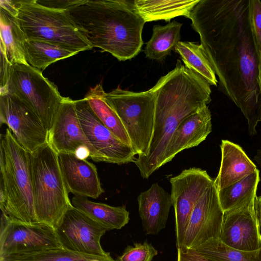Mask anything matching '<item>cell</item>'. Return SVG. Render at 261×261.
I'll return each instance as SVG.
<instances>
[{
    "label": "cell",
    "mask_w": 261,
    "mask_h": 261,
    "mask_svg": "<svg viewBox=\"0 0 261 261\" xmlns=\"http://www.w3.org/2000/svg\"><path fill=\"white\" fill-rule=\"evenodd\" d=\"M189 18L218 77L219 90L241 110L249 135H256L261 122V53L249 0H200Z\"/></svg>",
    "instance_id": "cell-1"
},
{
    "label": "cell",
    "mask_w": 261,
    "mask_h": 261,
    "mask_svg": "<svg viewBox=\"0 0 261 261\" xmlns=\"http://www.w3.org/2000/svg\"><path fill=\"white\" fill-rule=\"evenodd\" d=\"M150 90L155 103L153 135L148 155L134 161L145 179L162 166L167 145L179 125L211 101L210 85L180 60Z\"/></svg>",
    "instance_id": "cell-2"
},
{
    "label": "cell",
    "mask_w": 261,
    "mask_h": 261,
    "mask_svg": "<svg viewBox=\"0 0 261 261\" xmlns=\"http://www.w3.org/2000/svg\"><path fill=\"white\" fill-rule=\"evenodd\" d=\"M66 11L93 48L108 52L120 61L140 52L145 22L133 1L77 0Z\"/></svg>",
    "instance_id": "cell-3"
},
{
    "label": "cell",
    "mask_w": 261,
    "mask_h": 261,
    "mask_svg": "<svg viewBox=\"0 0 261 261\" xmlns=\"http://www.w3.org/2000/svg\"><path fill=\"white\" fill-rule=\"evenodd\" d=\"M31 154L9 128L1 134L0 207L13 222H37L30 172Z\"/></svg>",
    "instance_id": "cell-4"
},
{
    "label": "cell",
    "mask_w": 261,
    "mask_h": 261,
    "mask_svg": "<svg viewBox=\"0 0 261 261\" xmlns=\"http://www.w3.org/2000/svg\"><path fill=\"white\" fill-rule=\"evenodd\" d=\"M30 172L37 222L56 229L73 207L60 169L58 155L49 143L31 152Z\"/></svg>",
    "instance_id": "cell-5"
},
{
    "label": "cell",
    "mask_w": 261,
    "mask_h": 261,
    "mask_svg": "<svg viewBox=\"0 0 261 261\" xmlns=\"http://www.w3.org/2000/svg\"><path fill=\"white\" fill-rule=\"evenodd\" d=\"M14 1L16 17L27 39L56 43L79 53L93 48L66 10L43 6L37 0Z\"/></svg>",
    "instance_id": "cell-6"
},
{
    "label": "cell",
    "mask_w": 261,
    "mask_h": 261,
    "mask_svg": "<svg viewBox=\"0 0 261 261\" xmlns=\"http://www.w3.org/2000/svg\"><path fill=\"white\" fill-rule=\"evenodd\" d=\"M8 94L30 109L40 119L48 136L64 97L40 70L29 64L11 66L7 84L0 95Z\"/></svg>",
    "instance_id": "cell-7"
},
{
    "label": "cell",
    "mask_w": 261,
    "mask_h": 261,
    "mask_svg": "<svg viewBox=\"0 0 261 261\" xmlns=\"http://www.w3.org/2000/svg\"><path fill=\"white\" fill-rule=\"evenodd\" d=\"M105 99L122 121L137 157L148 155L155 121L154 99L150 90L136 92L118 87Z\"/></svg>",
    "instance_id": "cell-8"
},
{
    "label": "cell",
    "mask_w": 261,
    "mask_h": 261,
    "mask_svg": "<svg viewBox=\"0 0 261 261\" xmlns=\"http://www.w3.org/2000/svg\"><path fill=\"white\" fill-rule=\"evenodd\" d=\"M214 182L206 170L192 167L170 179L175 211L177 248L182 247L188 224L196 204Z\"/></svg>",
    "instance_id": "cell-9"
},
{
    "label": "cell",
    "mask_w": 261,
    "mask_h": 261,
    "mask_svg": "<svg viewBox=\"0 0 261 261\" xmlns=\"http://www.w3.org/2000/svg\"><path fill=\"white\" fill-rule=\"evenodd\" d=\"M1 212L0 256L63 248L53 226L39 222H13L4 212Z\"/></svg>",
    "instance_id": "cell-10"
},
{
    "label": "cell",
    "mask_w": 261,
    "mask_h": 261,
    "mask_svg": "<svg viewBox=\"0 0 261 261\" xmlns=\"http://www.w3.org/2000/svg\"><path fill=\"white\" fill-rule=\"evenodd\" d=\"M74 103L85 135L101 162L118 165L134 162L136 154L132 147L121 141L103 125L85 97L74 100Z\"/></svg>",
    "instance_id": "cell-11"
},
{
    "label": "cell",
    "mask_w": 261,
    "mask_h": 261,
    "mask_svg": "<svg viewBox=\"0 0 261 261\" xmlns=\"http://www.w3.org/2000/svg\"><path fill=\"white\" fill-rule=\"evenodd\" d=\"M48 143L58 153H74L82 159L101 162L80 124L74 100L64 97L48 136Z\"/></svg>",
    "instance_id": "cell-12"
},
{
    "label": "cell",
    "mask_w": 261,
    "mask_h": 261,
    "mask_svg": "<svg viewBox=\"0 0 261 261\" xmlns=\"http://www.w3.org/2000/svg\"><path fill=\"white\" fill-rule=\"evenodd\" d=\"M56 230L64 249L99 256L110 254L100 244L101 238L107 230L74 206L66 212Z\"/></svg>",
    "instance_id": "cell-13"
},
{
    "label": "cell",
    "mask_w": 261,
    "mask_h": 261,
    "mask_svg": "<svg viewBox=\"0 0 261 261\" xmlns=\"http://www.w3.org/2000/svg\"><path fill=\"white\" fill-rule=\"evenodd\" d=\"M1 124L8 125L17 141L33 152L48 143V134L38 117L8 94L0 95Z\"/></svg>",
    "instance_id": "cell-14"
},
{
    "label": "cell",
    "mask_w": 261,
    "mask_h": 261,
    "mask_svg": "<svg viewBox=\"0 0 261 261\" xmlns=\"http://www.w3.org/2000/svg\"><path fill=\"white\" fill-rule=\"evenodd\" d=\"M223 215L214 182L193 210L181 248L194 249L210 239L219 238Z\"/></svg>",
    "instance_id": "cell-15"
},
{
    "label": "cell",
    "mask_w": 261,
    "mask_h": 261,
    "mask_svg": "<svg viewBox=\"0 0 261 261\" xmlns=\"http://www.w3.org/2000/svg\"><path fill=\"white\" fill-rule=\"evenodd\" d=\"M255 200L224 212L219 239L227 246L242 251H253L261 248V233Z\"/></svg>",
    "instance_id": "cell-16"
},
{
    "label": "cell",
    "mask_w": 261,
    "mask_h": 261,
    "mask_svg": "<svg viewBox=\"0 0 261 261\" xmlns=\"http://www.w3.org/2000/svg\"><path fill=\"white\" fill-rule=\"evenodd\" d=\"M59 163L68 191L86 197L97 198L104 190L96 166L74 153H58Z\"/></svg>",
    "instance_id": "cell-17"
},
{
    "label": "cell",
    "mask_w": 261,
    "mask_h": 261,
    "mask_svg": "<svg viewBox=\"0 0 261 261\" xmlns=\"http://www.w3.org/2000/svg\"><path fill=\"white\" fill-rule=\"evenodd\" d=\"M212 116L207 105L185 119L175 130L167 145L162 166L180 151L198 146L211 133Z\"/></svg>",
    "instance_id": "cell-18"
},
{
    "label": "cell",
    "mask_w": 261,
    "mask_h": 261,
    "mask_svg": "<svg viewBox=\"0 0 261 261\" xmlns=\"http://www.w3.org/2000/svg\"><path fill=\"white\" fill-rule=\"evenodd\" d=\"M139 214L146 234H155L165 227L172 201L171 195L158 183L137 197Z\"/></svg>",
    "instance_id": "cell-19"
},
{
    "label": "cell",
    "mask_w": 261,
    "mask_h": 261,
    "mask_svg": "<svg viewBox=\"0 0 261 261\" xmlns=\"http://www.w3.org/2000/svg\"><path fill=\"white\" fill-rule=\"evenodd\" d=\"M220 147L221 165L218 174L214 179L217 191L237 182L258 170L238 144L222 140Z\"/></svg>",
    "instance_id": "cell-20"
},
{
    "label": "cell",
    "mask_w": 261,
    "mask_h": 261,
    "mask_svg": "<svg viewBox=\"0 0 261 261\" xmlns=\"http://www.w3.org/2000/svg\"><path fill=\"white\" fill-rule=\"evenodd\" d=\"M1 54L11 66L28 64L24 53L26 37L16 16L0 7Z\"/></svg>",
    "instance_id": "cell-21"
},
{
    "label": "cell",
    "mask_w": 261,
    "mask_h": 261,
    "mask_svg": "<svg viewBox=\"0 0 261 261\" xmlns=\"http://www.w3.org/2000/svg\"><path fill=\"white\" fill-rule=\"evenodd\" d=\"M200 0H135L137 12L145 22L164 20L170 21L178 16L189 18Z\"/></svg>",
    "instance_id": "cell-22"
},
{
    "label": "cell",
    "mask_w": 261,
    "mask_h": 261,
    "mask_svg": "<svg viewBox=\"0 0 261 261\" xmlns=\"http://www.w3.org/2000/svg\"><path fill=\"white\" fill-rule=\"evenodd\" d=\"M71 202L74 207L101 225L107 231L120 229L129 220V213L125 206H112L93 202L87 197L79 196H74Z\"/></svg>",
    "instance_id": "cell-23"
},
{
    "label": "cell",
    "mask_w": 261,
    "mask_h": 261,
    "mask_svg": "<svg viewBox=\"0 0 261 261\" xmlns=\"http://www.w3.org/2000/svg\"><path fill=\"white\" fill-rule=\"evenodd\" d=\"M24 53L28 64L42 71L52 63L72 57L79 52L51 42L27 39Z\"/></svg>",
    "instance_id": "cell-24"
},
{
    "label": "cell",
    "mask_w": 261,
    "mask_h": 261,
    "mask_svg": "<svg viewBox=\"0 0 261 261\" xmlns=\"http://www.w3.org/2000/svg\"><path fill=\"white\" fill-rule=\"evenodd\" d=\"M105 93L100 83L91 88L85 98L103 125L121 141L132 146L129 138L120 118L105 99Z\"/></svg>",
    "instance_id": "cell-25"
},
{
    "label": "cell",
    "mask_w": 261,
    "mask_h": 261,
    "mask_svg": "<svg viewBox=\"0 0 261 261\" xmlns=\"http://www.w3.org/2000/svg\"><path fill=\"white\" fill-rule=\"evenodd\" d=\"M259 181L257 170L237 182L218 191L223 212L240 207L254 200Z\"/></svg>",
    "instance_id": "cell-26"
},
{
    "label": "cell",
    "mask_w": 261,
    "mask_h": 261,
    "mask_svg": "<svg viewBox=\"0 0 261 261\" xmlns=\"http://www.w3.org/2000/svg\"><path fill=\"white\" fill-rule=\"evenodd\" d=\"M182 23L173 21L165 25H155L151 38L146 43V58L160 60L169 55L180 41Z\"/></svg>",
    "instance_id": "cell-27"
},
{
    "label": "cell",
    "mask_w": 261,
    "mask_h": 261,
    "mask_svg": "<svg viewBox=\"0 0 261 261\" xmlns=\"http://www.w3.org/2000/svg\"><path fill=\"white\" fill-rule=\"evenodd\" d=\"M0 261H115L110 255L99 256L80 253L63 248L16 252L0 256Z\"/></svg>",
    "instance_id": "cell-28"
},
{
    "label": "cell",
    "mask_w": 261,
    "mask_h": 261,
    "mask_svg": "<svg viewBox=\"0 0 261 261\" xmlns=\"http://www.w3.org/2000/svg\"><path fill=\"white\" fill-rule=\"evenodd\" d=\"M174 50L180 55L187 68L201 76L210 85L217 86L216 74L201 44L179 41Z\"/></svg>",
    "instance_id": "cell-29"
},
{
    "label": "cell",
    "mask_w": 261,
    "mask_h": 261,
    "mask_svg": "<svg viewBox=\"0 0 261 261\" xmlns=\"http://www.w3.org/2000/svg\"><path fill=\"white\" fill-rule=\"evenodd\" d=\"M213 261H261V248L242 251L230 248L217 238H212L194 249Z\"/></svg>",
    "instance_id": "cell-30"
},
{
    "label": "cell",
    "mask_w": 261,
    "mask_h": 261,
    "mask_svg": "<svg viewBox=\"0 0 261 261\" xmlns=\"http://www.w3.org/2000/svg\"><path fill=\"white\" fill-rule=\"evenodd\" d=\"M158 250L147 242L128 246L115 261H152Z\"/></svg>",
    "instance_id": "cell-31"
},
{
    "label": "cell",
    "mask_w": 261,
    "mask_h": 261,
    "mask_svg": "<svg viewBox=\"0 0 261 261\" xmlns=\"http://www.w3.org/2000/svg\"><path fill=\"white\" fill-rule=\"evenodd\" d=\"M249 10L252 29L261 53V1L249 0Z\"/></svg>",
    "instance_id": "cell-32"
},
{
    "label": "cell",
    "mask_w": 261,
    "mask_h": 261,
    "mask_svg": "<svg viewBox=\"0 0 261 261\" xmlns=\"http://www.w3.org/2000/svg\"><path fill=\"white\" fill-rule=\"evenodd\" d=\"M177 261H213L202 255L194 249H177Z\"/></svg>",
    "instance_id": "cell-33"
},
{
    "label": "cell",
    "mask_w": 261,
    "mask_h": 261,
    "mask_svg": "<svg viewBox=\"0 0 261 261\" xmlns=\"http://www.w3.org/2000/svg\"><path fill=\"white\" fill-rule=\"evenodd\" d=\"M37 2L46 7L60 10H66L75 4L77 0L72 1H38Z\"/></svg>",
    "instance_id": "cell-34"
},
{
    "label": "cell",
    "mask_w": 261,
    "mask_h": 261,
    "mask_svg": "<svg viewBox=\"0 0 261 261\" xmlns=\"http://www.w3.org/2000/svg\"><path fill=\"white\" fill-rule=\"evenodd\" d=\"M255 207L261 233V195L258 197H256L255 200Z\"/></svg>",
    "instance_id": "cell-35"
},
{
    "label": "cell",
    "mask_w": 261,
    "mask_h": 261,
    "mask_svg": "<svg viewBox=\"0 0 261 261\" xmlns=\"http://www.w3.org/2000/svg\"><path fill=\"white\" fill-rule=\"evenodd\" d=\"M254 160L261 166V149L257 150L254 157Z\"/></svg>",
    "instance_id": "cell-36"
},
{
    "label": "cell",
    "mask_w": 261,
    "mask_h": 261,
    "mask_svg": "<svg viewBox=\"0 0 261 261\" xmlns=\"http://www.w3.org/2000/svg\"><path fill=\"white\" fill-rule=\"evenodd\" d=\"M259 78L260 88V91H261V66L259 67Z\"/></svg>",
    "instance_id": "cell-37"
}]
</instances>
